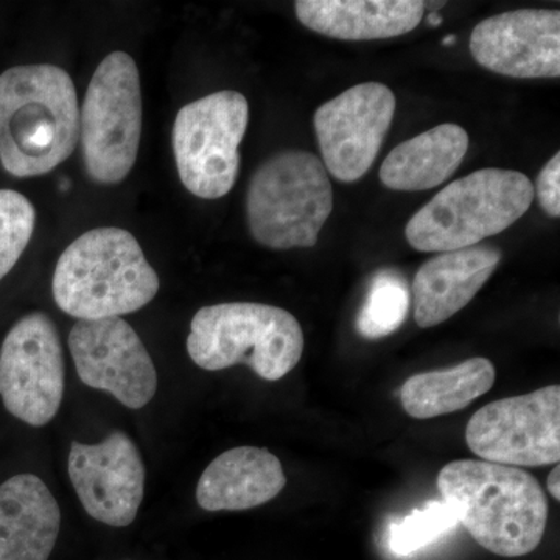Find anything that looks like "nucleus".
<instances>
[{
	"instance_id": "obj_1",
	"label": "nucleus",
	"mask_w": 560,
	"mask_h": 560,
	"mask_svg": "<svg viewBox=\"0 0 560 560\" xmlns=\"http://www.w3.org/2000/svg\"><path fill=\"white\" fill-rule=\"evenodd\" d=\"M80 138L75 84L54 65L16 66L0 75V162L16 178L47 175Z\"/></svg>"
},
{
	"instance_id": "obj_2",
	"label": "nucleus",
	"mask_w": 560,
	"mask_h": 560,
	"mask_svg": "<svg viewBox=\"0 0 560 560\" xmlns=\"http://www.w3.org/2000/svg\"><path fill=\"white\" fill-rule=\"evenodd\" d=\"M438 489L475 541L493 555L522 558L544 539L548 500L528 471L458 459L442 467Z\"/></svg>"
},
{
	"instance_id": "obj_3",
	"label": "nucleus",
	"mask_w": 560,
	"mask_h": 560,
	"mask_svg": "<svg viewBox=\"0 0 560 560\" xmlns=\"http://www.w3.org/2000/svg\"><path fill=\"white\" fill-rule=\"evenodd\" d=\"M51 291L60 311L79 320L120 318L156 298L160 276L131 232L97 228L61 254Z\"/></svg>"
},
{
	"instance_id": "obj_4",
	"label": "nucleus",
	"mask_w": 560,
	"mask_h": 560,
	"mask_svg": "<svg viewBox=\"0 0 560 560\" xmlns=\"http://www.w3.org/2000/svg\"><path fill=\"white\" fill-rule=\"evenodd\" d=\"M534 197L533 183L523 173L482 168L434 195L408 221L405 237L420 253L470 248L521 220Z\"/></svg>"
},
{
	"instance_id": "obj_5",
	"label": "nucleus",
	"mask_w": 560,
	"mask_h": 560,
	"mask_svg": "<svg viewBox=\"0 0 560 560\" xmlns=\"http://www.w3.org/2000/svg\"><path fill=\"white\" fill-rule=\"evenodd\" d=\"M304 331L290 312L256 302L208 305L195 313L187 352L198 368L223 371L246 364L267 382L298 366Z\"/></svg>"
},
{
	"instance_id": "obj_6",
	"label": "nucleus",
	"mask_w": 560,
	"mask_h": 560,
	"mask_svg": "<svg viewBox=\"0 0 560 560\" xmlns=\"http://www.w3.org/2000/svg\"><path fill=\"white\" fill-rule=\"evenodd\" d=\"M334 210L326 167L308 151L272 154L254 173L246 197L250 235L265 248H313Z\"/></svg>"
},
{
	"instance_id": "obj_7",
	"label": "nucleus",
	"mask_w": 560,
	"mask_h": 560,
	"mask_svg": "<svg viewBox=\"0 0 560 560\" xmlns=\"http://www.w3.org/2000/svg\"><path fill=\"white\" fill-rule=\"evenodd\" d=\"M142 136V90L136 61L113 51L95 69L80 113L84 167L105 186L130 175Z\"/></svg>"
},
{
	"instance_id": "obj_8",
	"label": "nucleus",
	"mask_w": 560,
	"mask_h": 560,
	"mask_svg": "<svg viewBox=\"0 0 560 560\" xmlns=\"http://www.w3.org/2000/svg\"><path fill=\"white\" fill-rule=\"evenodd\" d=\"M249 105L237 91H220L183 106L173 124L172 143L180 183L195 197L219 200L241 173V143Z\"/></svg>"
},
{
	"instance_id": "obj_9",
	"label": "nucleus",
	"mask_w": 560,
	"mask_h": 560,
	"mask_svg": "<svg viewBox=\"0 0 560 560\" xmlns=\"http://www.w3.org/2000/svg\"><path fill=\"white\" fill-rule=\"evenodd\" d=\"M467 447L510 467L556 466L560 459V386L492 401L471 416Z\"/></svg>"
},
{
	"instance_id": "obj_10",
	"label": "nucleus",
	"mask_w": 560,
	"mask_h": 560,
	"mask_svg": "<svg viewBox=\"0 0 560 560\" xmlns=\"http://www.w3.org/2000/svg\"><path fill=\"white\" fill-rule=\"evenodd\" d=\"M65 355L49 315L33 312L18 320L0 348V399L14 418L44 427L65 397Z\"/></svg>"
},
{
	"instance_id": "obj_11",
	"label": "nucleus",
	"mask_w": 560,
	"mask_h": 560,
	"mask_svg": "<svg viewBox=\"0 0 560 560\" xmlns=\"http://www.w3.org/2000/svg\"><path fill=\"white\" fill-rule=\"evenodd\" d=\"M394 113L393 91L377 81L357 84L319 106L313 125L326 171L341 183L363 178L381 153Z\"/></svg>"
},
{
	"instance_id": "obj_12",
	"label": "nucleus",
	"mask_w": 560,
	"mask_h": 560,
	"mask_svg": "<svg viewBox=\"0 0 560 560\" xmlns=\"http://www.w3.org/2000/svg\"><path fill=\"white\" fill-rule=\"evenodd\" d=\"M68 345L84 385L109 393L131 410H140L153 400L158 390L156 368L127 320H77Z\"/></svg>"
},
{
	"instance_id": "obj_13",
	"label": "nucleus",
	"mask_w": 560,
	"mask_h": 560,
	"mask_svg": "<svg viewBox=\"0 0 560 560\" xmlns=\"http://www.w3.org/2000/svg\"><path fill=\"white\" fill-rule=\"evenodd\" d=\"M68 471L84 511L94 521L127 528L138 517L145 492V466L138 445L113 431L101 444L72 442Z\"/></svg>"
},
{
	"instance_id": "obj_14",
	"label": "nucleus",
	"mask_w": 560,
	"mask_h": 560,
	"mask_svg": "<svg viewBox=\"0 0 560 560\" xmlns=\"http://www.w3.org/2000/svg\"><path fill=\"white\" fill-rule=\"evenodd\" d=\"M471 57L511 79H559L560 11L523 9L481 21L470 36Z\"/></svg>"
},
{
	"instance_id": "obj_15",
	"label": "nucleus",
	"mask_w": 560,
	"mask_h": 560,
	"mask_svg": "<svg viewBox=\"0 0 560 560\" xmlns=\"http://www.w3.org/2000/svg\"><path fill=\"white\" fill-rule=\"evenodd\" d=\"M501 261V250L489 245L440 253L427 260L412 282L416 324L422 329L451 319L478 293Z\"/></svg>"
},
{
	"instance_id": "obj_16",
	"label": "nucleus",
	"mask_w": 560,
	"mask_h": 560,
	"mask_svg": "<svg viewBox=\"0 0 560 560\" xmlns=\"http://www.w3.org/2000/svg\"><path fill=\"white\" fill-rule=\"evenodd\" d=\"M60 528L58 501L36 475L0 485V560H49Z\"/></svg>"
},
{
	"instance_id": "obj_17",
	"label": "nucleus",
	"mask_w": 560,
	"mask_h": 560,
	"mask_svg": "<svg viewBox=\"0 0 560 560\" xmlns=\"http://www.w3.org/2000/svg\"><path fill=\"white\" fill-rule=\"evenodd\" d=\"M285 485L278 456L243 445L221 453L206 467L197 486V503L209 512L253 510L276 499Z\"/></svg>"
},
{
	"instance_id": "obj_18",
	"label": "nucleus",
	"mask_w": 560,
	"mask_h": 560,
	"mask_svg": "<svg viewBox=\"0 0 560 560\" xmlns=\"http://www.w3.org/2000/svg\"><path fill=\"white\" fill-rule=\"evenodd\" d=\"M298 20L319 35L341 40L397 38L415 31L425 13L419 0H298Z\"/></svg>"
},
{
	"instance_id": "obj_19",
	"label": "nucleus",
	"mask_w": 560,
	"mask_h": 560,
	"mask_svg": "<svg viewBox=\"0 0 560 560\" xmlns=\"http://www.w3.org/2000/svg\"><path fill=\"white\" fill-rule=\"evenodd\" d=\"M469 150V135L442 124L399 143L383 161L378 178L396 191H423L441 186L458 171Z\"/></svg>"
},
{
	"instance_id": "obj_20",
	"label": "nucleus",
	"mask_w": 560,
	"mask_h": 560,
	"mask_svg": "<svg viewBox=\"0 0 560 560\" xmlns=\"http://www.w3.org/2000/svg\"><path fill=\"white\" fill-rule=\"evenodd\" d=\"M495 383L492 361L475 357L445 371L412 375L401 386V405L415 419H434L464 410Z\"/></svg>"
},
{
	"instance_id": "obj_21",
	"label": "nucleus",
	"mask_w": 560,
	"mask_h": 560,
	"mask_svg": "<svg viewBox=\"0 0 560 560\" xmlns=\"http://www.w3.org/2000/svg\"><path fill=\"white\" fill-rule=\"evenodd\" d=\"M411 293L407 279L396 270L372 276L366 298L357 315V331L368 340H381L404 326L410 312Z\"/></svg>"
},
{
	"instance_id": "obj_22",
	"label": "nucleus",
	"mask_w": 560,
	"mask_h": 560,
	"mask_svg": "<svg viewBox=\"0 0 560 560\" xmlns=\"http://www.w3.org/2000/svg\"><path fill=\"white\" fill-rule=\"evenodd\" d=\"M458 515L444 501H431L389 528L390 551L399 556L429 547L458 525Z\"/></svg>"
},
{
	"instance_id": "obj_23",
	"label": "nucleus",
	"mask_w": 560,
	"mask_h": 560,
	"mask_svg": "<svg viewBox=\"0 0 560 560\" xmlns=\"http://www.w3.org/2000/svg\"><path fill=\"white\" fill-rule=\"evenodd\" d=\"M36 210L16 190H0V280L21 259L35 231Z\"/></svg>"
},
{
	"instance_id": "obj_24",
	"label": "nucleus",
	"mask_w": 560,
	"mask_h": 560,
	"mask_svg": "<svg viewBox=\"0 0 560 560\" xmlns=\"http://www.w3.org/2000/svg\"><path fill=\"white\" fill-rule=\"evenodd\" d=\"M534 195H537L540 208L551 219L560 217V153L547 162L537 176Z\"/></svg>"
},
{
	"instance_id": "obj_25",
	"label": "nucleus",
	"mask_w": 560,
	"mask_h": 560,
	"mask_svg": "<svg viewBox=\"0 0 560 560\" xmlns=\"http://www.w3.org/2000/svg\"><path fill=\"white\" fill-rule=\"evenodd\" d=\"M560 467L559 464H556L555 469L550 471L547 480L548 492L551 493L552 499L556 501L560 500L559 485H560Z\"/></svg>"
},
{
	"instance_id": "obj_26",
	"label": "nucleus",
	"mask_w": 560,
	"mask_h": 560,
	"mask_svg": "<svg viewBox=\"0 0 560 560\" xmlns=\"http://www.w3.org/2000/svg\"><path fill=\"white\" fill-rule=\"evenodd\" d=\"M442 24V18L438 13H431L429 16V25L431 27H438V25Z\"/></svg>"
},
{
	"instance_id": "obj_27",
	"label": "nucleus",
	"mask_w": 560,
	"mask_h": 560,
	"mask_svg": "<svg viewBox=\"0 0 560 560\" xmlns=\"http://www.w3.org/2000/svg\"><path fill=\"white\" fill-rule=\"evenodd\" d=\"M456 40H458V38H456L455 35H451L447 36V38H445L444 40H442V44H444V46H453V44H455Z\"/></svg>"
}]
</instances>
